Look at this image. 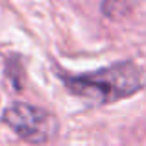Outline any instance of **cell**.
Here are the masks:
<instances>
[{
	"instance_id": "obj_1",
	"label": "cell",
	"mask_w": 146,
	"mask_h": 146,
	"mask_svg": "<svg viewBox=\"0 0 146 146\" xmlns=\"http://www.w3.org/2000/svg\"><path fill=\"white\" fill-rule=\"evenodd\" d=\"M65 85L76 96L94 104H111L139 93L144 87V76L131 61L115 63L83 76H63Z\"/></svg>"
},
{
	"instance_id": "obj_2",
	"label": "cell",
	"mask_w": 146,
	"mask_h": 146,
	"mask_svg": "<svg viewBox=\"0 0 146 146\" xmlns=\"http://www.w3.org/2000/svg\"><path fill=\"white\" fill-rule=\"evenodd\" d=\"M2 118L21 139L30 143H46L57 131V122L54 115L24 102L11 104L4 111Z\"/></svg>"
}]
</instances>
